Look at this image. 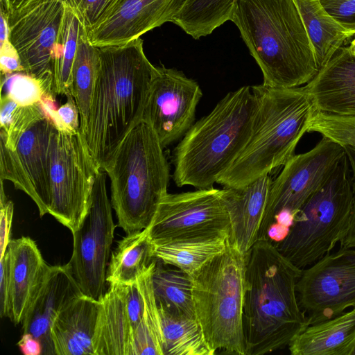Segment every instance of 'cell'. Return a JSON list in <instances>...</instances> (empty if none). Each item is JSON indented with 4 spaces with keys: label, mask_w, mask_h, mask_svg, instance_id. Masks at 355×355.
I'll list each match as a JSON object with an SVG mask.
<instances>
[{
    "label": "cell",
    "mask_w": 355,
    "mask_h": 355,
    "mask_svg": "<svg viewBox=\"0 0 355 355\" xmlns=\"http://www.w3.org/2000/svg\"><path fill=\"white\" fill-rule=\"evenodd\" d=\"M318 112L355 116V57L340 47L306 85Z\"/></svg>",
    "instance_id": "21"
},
{
    "label": "cell",
    "mask_w": 355,
    "mask_h": 355,
    "mask_svg": "<svg viewBox=\"0 0 355 355\" xmlns=\"http://www.w3.org/2000/svg\"><path fill=\"white\" fill-rule=\"evenodd\" d=\"M64 0H30L8 12L9 40L24 71L53 84L55 45L64 12Z\"/></svg>",
    "instance_id": "14"
},
{
    "label": "cell",
    "mask_w": 355,
    "mask_h": 355,
    "mask_svg": "<svg viewBox=\"0 0 355 355\" xmlns=\"http://www.w3.org/2000/svg\"><path fill=\"white\" fill-rule=\"evenodd\" d=\"M320 134L343 147L355 148V116H340L317 112L308 132Z\"/></svg>",
    "instance_id": "36"
},
{
    "label": "cell",
    "mask_w": 355,
    "mask_h": 355,
    "mask_svg": "<svg viewBox=\"0 0 355 355\" xmlns=\"http://www.w3.org/2000/svg\"><path fill=\"white\" fill-rule=\"evenodd\" d=\"M230 217L221 189L167 193L148 225L152 243L202 235L230 234Z\"/></svg>",
    "instance_id": "13"
},
{
    "label": "cell",
    "mask_w": 355,
    "mask_h": 355,
    "mask_svg": "<svg viewBox=\"0 0 355 355\" xmlns=\"http://www.w3.org/2000/svg\"><path fill=\"white\" fill-rule=\"evenodd\" d=\"M271 182L267 175L243 187L221 189L230 217V241L245 254L259 239Z\"/></svg>",
    "instance_id": "22"
},
{
    "label": "cell",
    "mask_w": 355,
    "mask_h": 355,
    "mask_svg": "<svg viewBox=\"0 0 355 355\" xmlns=\"http://www.w3.org/2000/svg\"><path fill=\"white\" fill-rule=\"evenodd\" d=\"M290 227L274 222L268 227L266 231V238L270 240L275 244L282 242L288 236Z\"/></svg>",
    "instance_id": "45"
},
{
    "label": "cell",
    "mask_w": 355,
    "mask_h": 355,
    "mask_svg": "<svg viewBox=\"0 0 355 355\" xmlns=\"http://www.w3.org/2000/svg\"><path fill=\"white\" fill-rule=\"evenodd\" d=\"M100 306V300L81 294L61 309L51 329L55 355H94Z\"/></svg>",
    "instance_id": "23"
},
{
    "label": "cell",
    "mask_w": 355,
    "mask_h": 355,
    "mask_svg": "<svg viewBox=\"0 0 355 355\" xmlns=\"http://www.w3.org/2000/svg\"><path fill=\"white\" fill-rule=\"evenodd\" d=\"M345 155V147L324 137L310 150L294 155L270 185L258 239L266 238L268 227L279 212L297 214Z\"/></svg>",
    "instance_id": "11"
},
{
    "label": "cell",
    "mask_w": 355,
    "mask_h": 355,
    "mask_svg": "<svg viewBox=\"0 0 355 355\" xmlns=\"http://www.w3.org/2000/svg\"><path fill=\"white\" fill-rule=\"evenodd\" d=\"M348 49L350 53L355 57V38L351 42Z\"/></svg>",
    "instance_id": "47"
},
{
    "label": "cell",
    "mask_w": 355,
    "mask_h": 355,
    "mask_svg": "<svg viewBox=\"0 0 355 355\" xmlns=\"http://www.w3.org/2000/svg\"><path fill=\"white\" fill-rule=\"evenodd\" d=\"M0 316L8 318L10 286V255L8 250L0 258Z\"/></svg>",
    "instance_id": "42"
},
{
    "label": "cell",
    "mask_w": 355,
    "mask_h": 355,
    "mask_svg": "<svg viewBox=\"0 0 355 355\" xmlns=\"http://www.w3.org/2000/svg\"><path fill=\"white\" fill-rule=\"evenodd\" d=\"M236 0H185L171 22L194 39L211 34L230 20Z\"/></svg>",
    "instance_id": "32"
},
{
    "label": "cell",
    "mask_w": 355,
    "mask_h": 355,
    "mask_svg": "<svg viewBox=\"0 0 355 355\" xmlns=\"http://www.w3.org/2000/svg\"><path fill=\"white\" fill-rule=\"evenodd\" d=\"M296 291L308 326L355 308V247H340L304 268Z\"/></svg>",
    "instance_id": "12"
},
{
    "label": "cell",
    "mask_w": 355,
    "mask_h": 355,
    "mask_svg": "<svg viewBox=\"0 0 355 355\" xmlns=\"http://www.w3.org/2000/svg\"><path fill=\"white\" fill-rule=\"evenodd\" d=\"M352 355H355V346H354V349H353V351L352 352Z\"/></svg>",
    "instance_id": "48"
},
{
    "label": "cell",
    "mask_w": 355,
    "mask_h": 355,
    "mask_svg": "<svg viewBox=\"0 0 355 355\" xmlns=\"http://www.w3.org/2000/svg\"><path fill=\"white\" fill-rule=\"evenodd\" d=\"M98 170L80 130L76 134L55 130L50 148L47 213L71 233L87 214Z\"/></svg>",
    "instance_id": "9"
},
{
    "label": "cell",
    "mask_w": 355,
    "mask_h": 355,
    "mask_svg": "<svg viewBox=\"0 0 355 355\" xmlns=\"http://www.w3.org/2000/svg\"><path fill=\"white\" fill-rule=\"evenodd\" d=\"M246 254L229 240L226 249L192 275L196 317L216 352L246 355L243 327Z\"/></svg>",
    "instance_id": "7"
},
{
    "label": "cell",
    "mask_w": 355,
    "mask_h": 355,
    "mask_svg": "<svg viewBox=\"0 0 355 355\" xmlns=\"http://www.w3.org/2000/svg\"><path fill=\"white\" fill-rule=\"evenodd\" d=\"M155 264L154 259L137 279L144 312L135 336V355H163L161 320L152 281Z\"/></svg>",
    "instance_id": "31"
},
{
    "label": "cell",
    "mask_w": 355,
    "mask_h": 355,
    "mask_svg": "<svg viewBox=\"0 0 355 355\" xmlns=\"http://www.w3.org/2000/svg\"><path fill=\"white\" fill-rule=\"evenodd\" d=\"M30 0H0L8 12H12L25 5Z\"/></svg>",
    "instance_id": "46"
},
{
    "label": "cell",
    "mask_w": 355,
    "mask_h": 355,
    "mask_svg": "<svg viewBox=\"0 0 355 355\" xmlns=\"http://www.w3.org/2000/svg\"><path fill=\"white\" fill-rule=\"evenodd\" d=\"M103 170L111 182V204L118 226L126 234L148 227L168 193L170 167L156 134L138 123L119 145Z\"/></svg>",
    "instance_id": "6"
},
{
    "label": "cell",
    "mask_w": 355,
    "mask_h": 355,
    "mask_svg": "<svg viewBox=\"0 0 355 355\" xmlns=\"http://www.w3.org/2000/svg\"><path fill=\"white\" fill-rule=\"evenodd\" d=\"M257 109L251 87L243 86L194 123L173 150L176 185L212 188L248 143Z\"/></svg>",
    "instance_id": "4"
},
{
    "label": "cell",
    "mask_w": 355,
    "mask_h": 355,
    "mask_svg": "<svg viewBox=\"0 0 355 355\" xmlns=\"http://www.w3.org/2000/svg\"><path fill=\"white\" fill-rule=\"evenodd\" d=\"M7 250L10 255L8 318L17 325L21 324L43 286L51 265L29 236L11 239Z\"/></svg>",
    "instance_id": "19"
},
{
    "label": "cell",
    "mask_w": 355,
    "mask_h": 355,
    "mask_svg": "<svg viewBox=\"0 0 355 355\" xmlns=\"http://www.w3.org/2000/svg\"><path fill=\"white\" fill-rule=\"evenodd\" d=\"M228 234L202 235L152 243L153 257L175 266L191 276L215 256L222 253L229 242Z\"/></svg>",
    "instance_id": "25"
},
{
    "label": "cell",
    "mask_w": 355,
    "mask_h": 355,
    "mask_svg": "<svg viewBox=\"0 0 355 355\" xmlns=\"http://www.w3.org/2000/svg\"><path fill=\"white\" fill-rule=\"evenodd\" d=\"M55 130L45 117L21 135L14 150L0 140V180L11 182L28 195L41 217L48 214L50 148Z\"/></svg>",
    "instance_id": "16"
},
{
    "label": "cell",
    "mask_w": 355,
    "mask_h": 355,
    "mask_svg": "<svg viewBox=\"0 0 355 355\" xmlns=\"http://www.w3.org/2000/svg\"><path fill=\"white\" fill-rule=\"evenodd\" d=\"M185 0H114L103 17L86 30L96 47L125 44L172 21Z\"/></svg>",
    "instance_id": "17"
},
{
    "label": "cell",
    "mask_w": 355,
    "mask_h": 355,
    "mask_svg": "<svg viewBox=\"0 0 355 355\" xmlns=\"http://www.w3.org/2000/svg\"><path fill=\"white\" fill-rule=\"evenodd\" d=\"M163 336V355H213L196 317L171 313L158 306Z\"/></svg>",
    "instance_id": "29"
},
{
    "label": "cell",
    "mask_w": 355,
    "mask_h": 355,
    "mask_svg": "<svg viewBox=\"0 0 355 355\" xmlns=\"http://www.w3.org/2000/svg\"><path fill=\"white\" fill-rule=\"evenodd\" d=\"M309 40L319 69L348 40L355 35L334 18L320 0H294Z\"/></svg>",
    "instance_id": "26"
},
{
    "label": "cell",
    "mask_w": 355,
    "mask_h": 355,
    "mask_svg": "<svg viewBox=\"0 0 355 355\" xmlns=\"http://www.w3.org/2000/svg\"><path fill=\"white\" fill-rule=\"evenodd\" d=\"M148 228L127 234L111 253L106 272L108 284L136 283L154 259Z\"/></svg>",
    "instance_id": "27"
},
{
    "label": "cell",
    "mask_w": 355,
    "mask_h": 355,
    "mask_svg": "<svg viewBox=\"0 0 355 355\" xmlns=\"http://www.w3.org/2000/svg\"><path fill=\"white\" fill-rule=\"evenodd\" d=\"M54 94H46L40 102L46 117L50 119L59 132L76 134L80 130V113L75 99L68 94L67 101L60 107L55 105Z\"/></svg>",
    "instance_id": "37"
},
{
    "label": "cell",
    "mask_w": 355,
    "mask_h": 355,
    "mask_svg": "<svg viewBox=\"0 0 355 355\" xmlns=\"http://www.w3.org/2000/svg\"><path fill=\"white\" fill-rule=\"evenodd\" d=\"M258 101L252 133L245 146L217 183L241 187L269 175L294 155L318 112L305 86H251Z\"/></svg>",
    "instance_id": "5"
},
{
    "label": "cell",
    "mask_w": 355,
    "mask_h": 355,
    "mask_svg": "<svg viewBox=\"0 0 355 355\" xmlns=\"http://www.w3.org/2000/svg\"><path fill=\"white\" fill-rule=\"evenodd\" d=\"M14 205L8 199L0 200V258L5 254L10 243Z\"/></svg>",
    "instance_id": "41"
},
{
    "label": "cell",
    "mask_w": 355,
    "mask_h": 355,
    "mask_svg": "<svg viewBox=\"0 0 355 355\" xmlns=\"http://www.w3.org/2000/svg\"><path fill=\"white\" fill-rule=\"evenodd\" d=\"M17 345L24 355L42 354L41 343L30 334H23Z\"/></svg>",
    "instance_id": "44"
},
{
    "label": "cell",
    "mask_w": 355,
    "mask_h": 355,
    "mask_svg": "<svg viewBox=\"0 0 355 355\" xmlns=\"http://www.w3.org/2000/svg\"><path fill=\"white\" fill-rule=\"evenodd\" d=\"M1 92L21 106L38 104L48 94L55 95L52 83L36 78L25 71L1 75Z\"/></svg>",
    "instance_id": "35"
},
{
    "label": "cell",
    "mask_w": 355,
    "mask_h": 355,
    "mask_svg": "<svg viewBox=\"0 0 355 355\" xmlns=\"http://www.w3.org/2000/svg\"><path fill=\"white\" fill-rule=\"evenodd\" d=\"M98 49L99 69L83 136L97 168L103 169L141 121L156 67L146 56L140 37Z\"/></svg>",
    "instance_id": "1"
},
{
    "label": "cell",
    "mask_w": 355,
    "mask_h": 355,
    "mask_svg": "<svg viewBox=\"0 0 355 355\" xmlns=\"http://www.w3.org/2000/svg\"><path fill=\"white\" fill-rule=\"evenodd\" d=\"M152 281L158 306L173 313L196 317L190 275L156 259Z\"/></svg>",
    "instance_id": "30"
},
{
    "label": "cell",
    "mask_w": 355,
    "mask_h": 355,
    "mask_svg": "<svg viewBox=\"0 0 355 355\" xmlns=\"http://www.w3.org/2000/svg\"><path fill=\"white\" fill-rule=\"evenodd\" d=\"M107 173L99 169L87 214L72 233L73 252L66 264L82 293L96 300L105 293L106 272L116 225L106 189Z\"/></svg>",
    "instance_id": "10"
},
{
    "label": "cell",
    "mask_w": 355,
    "mask_h": 355,
    "mask_svg": "<svg viewBox=\"0 0 355 355\" xmlns=\"http://www.w3.org/2000/svg\"><path fill=\"white\" fill-rule=\"evenodd\" d=\"M230 20L260 67L263 84L300 87L319 71L294 0H236Z\"/></svg>",
    "instance_id": "3"
},
{
    "label": "cell",
    "mask_w": 355,
    "mask_h": 355,
    "mask_svg": "<svg viewBox=\"0 0 355 355\" xmlns=\"http://www.w3.org/2000/svg\"><path fill=\"white\" fill-rule=\"evenodd\" d=\"M83 294L67 265L51 266L46 279L22 322L23 334H30L42 346V355H55L51 336L53 322L71 300Z\"/></svg>",
    "instance_id": "20"
},
{
    "label": "cell",
    "mask_w": 355,
    "mask_h": 355,
    "mask_svg": "<svg viewBox=\"0 0 355 355\" xmlns=\"http://www.w3.org/2000/svg\"><path fill=\"white\" fill-rule=\"evenodd\" d=\"M267 238L246 254L243 327L246 355H261L288 347L307 326L296 284L302 273Z\"/></svg>",
    "instance_id": "2"
},
{
    "label": "cell",
    "mask_w": 355,
    "mask_h": 355,
    "mask_svg": "<svg viewBox=\"0 0 355 355\" xmlns=\"http://www.w3.org/2000/svg\"><path fill=\"white\" fill-rule=\"evenodd\" d=\"M100 302L94 355H135V336L144 312L137 281L129 285L109 284Z\"/></svg>",
    "instance_id": "18"
},
{
    "label": "cell",
    "mask_w": 355,
    "mask_h": 355,
    "mask_svg": "<svg viewBox=\"0 0 355 355\" xmlns=\"http://www.w3.org/2000/svg\"><path fill=\"white\" fill-rule=\"evenodd\" d=\"M202 96L198 83L181 71L156 67L141 121L152 128L165 148L182 139L194 123Z\"/></svg>",
    "instance_id": "15"
},
{
    "label": "cell",
    "mask_w": 355,
    "mask_h": 355,
    "mask_svg": "<svg viewBox=\"0 0 355 355\" xmlns=\"http://www.w3.org/2000/svg\"><path fill=\"white\" fill-rule=\"evenodd\" d=\"M325 10L346 28L355 31V0H320Z\"/></svg>",
    "instance_id": "39"
},
{
    "label": "cell",
    "mask_w": 355,
    "mask_h": 355,
    "mask_svg": "<svg viewBox=\"0 0 355 355\" xmlns=\"http://www.w3.org/2000/svg\"><path fill=\"white\" fill-rule=\"evenodd\" d=\"M0 71L3 76L24 71L19 54L9 38L0 40Z\"/></svg>",
    "instance_id": "40"
},
{
    "label": "cell",
    "mask_w": 355,
    "mask_h": 355,
    "mask_svg": "<svg viewBox=\"0 0 355 355\" xmlns=\"http://www.w3.org/2000/svg\"><path fill=\"white\" fill-rule=\"evenodd\" d=\"M353 179L346 155L297 211L288 236L275 244L299 269L331 252L347 236L353 209Z\"/></svg>",
    "instance_id": "8"
},
{
    "label": "cell",
    "mask_w": 355,
    "mask_h": 355,
    "mask_svg": "<svg viewBox=\"0 0 355 355\" xmlns=\"http://www.w3.org/2000/svg\"><path fill=\"white\" fill-rule=\"evenodd\" d=\"M345 148L352 173L354 202L349 230L345 238L340 243V247L353 248L355 247V148Z\"/></svg>",
    "instance_id": "43"
},
{
    "label": "cell",
    "mask_w": 355,
    "mask_h": 355,
    "mask_svg": "<svg viewBox=\"0 0 355 355\" xmlns=\"http://www.w3.org/2000/svg\"><path fill=\"white\" fill-rule=\"evenodd\" d=\"M114 0H64L87 30L104 15Z\"/></svg>",
    "instance_id": "38"
},
{
    "label": "cell",
    "mask_w": 355,
    "mask_h": 355,
    "mask_svg": "<svg viewBox=\"0 0 355 355\" xmlns=\"http://www.w3.org/2000/svg\"><path fill=\"white\" fill-rule=\"evenodd\" d=\"M355 346V308L309 324L289 343L292 355H352Z\"/></svg>",
    "instance_id": "24"
},
{
    "label": "cell",
    "mask_w": 355,
    "mask_h": 355,
    "mask_svg": "<svg viewBox=\"0 0 355 355\" xmlns=\"http://www.w3.org/2000/svg\"><path fill=\"white\" fill-rule=\"evenodd\" d=\"M98 47L89 42L86 29L81 24L78 45L71 69L70 94L80 113V131L84 135L99 69Z\"/></svg>",
    "instance_id": "28"
},
{
    "label": "cell",
    "mask_w": 355,
    "mask_h": 355,
    "mask_svg": "<svg viewBox=\"0 0 355 355\" xmlns=\"http://www.w3.org/2000/svg\"><path fill=\"white\" fill-rule=\"evenodd\" d=\"M46 117L40 104L21 106L8 96L1 94L0 140L14 150L21 135L31 126Z\"/></svg>",
    "instance_id": "34"
},
{
    "label": "cell",
    "mask_w": 355,
    "mask_h": 355,
    "mask_svg": "<svg viewBox=\"0 0 355 355\" xmlns=\"http://www.w3.org/2000/svg\"><path fill=\"white\" fill-rule=\"evenodd\" d=\"M80 26L77 16L65 3L62 23L53 55V92L55 96L70 94L71 73L77 52Z\"/></svg>",
    "instance_id": "33"
}]
</instances>
